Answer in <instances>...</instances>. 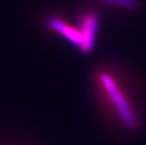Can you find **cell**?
Here are the masks:
<instances>
[{"label": "cell", "instance_id": "obj_4", "mask_svg": "<svg viewBox=\"0 0 146 145\" xmlns=\"http://www.w3.org/2000/svg\"><path fill=\"white\" fill-rule=\"evenodd\" d=\"M105 4L116 6L123 9H134L136 8L137 3L135 0H99Z\"/></svg>", "mask_w": 146, "mask_h": 145}, {"label": "cell", "instance_id": "obj_3", "mask_svg": "<svg viewBox=\"0 0 146 145\" xmlns=\"http://www.w3.org/2000/svg\"><path fill=\"white\" fill-rule=\"evenodd\" d=\"M46 24L49 28H51L58 35L61 36L70 44L76 46L77 48L81 49L82 46V38L77 29V27H73L71 24L65 22L58 17H49L46 20Z\"/></svg>", "mask_w": 146, "mask_h": 145}, {"label": "cell", "instance_id": "obj_1", "mask_svg": "<svg viewBox=\"0 0 146 145\" xmlns=\"http://www.w3.org/2000/svg\"><path fill=\"white\" fill-rule=\"evenodd\" d=\"M97 81L106 100L110 104L120 122L128 128L136 127L138 120L135 112L126 99L125 93L121 89L114 76L108 73L103 72L99 73Z\"/></svg>", "mask_w": 146, "mask_h": 145}, {"label": "cell", "instance_id": "obj_2", "mask_svg": "<svg viewBox=\"0 0 146 145\" xmlns=\"http://www.w3.org/2000/svg\"><path fill=\"white\" fill-rule=\"evenodd\" d=\"M99 26V15L96 11L87 10L79 14L77 20V29L82 38V46L80 51L88 54L94 48L97 30Z\"/></svg>", "mask_w": 146, "mask_h": 145}]
</instances>
